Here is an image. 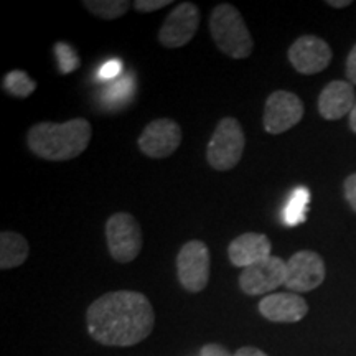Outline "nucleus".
Returning a JSON list of instances; mask_svg holds the SVG:
<instances>
[{"label":"nucleus","mask_w":356,"mask_h":356,"mask_svg":"<svg viewBox=\"0 0 356 356\" xmlns=\"http://www.w3.org/2000/svg\"><path fill=\"white\" fill-rule=\"evenodd\" d=\"M155 315L144 293L118 291L101 296L86 312L88 332L106 346H132L154 330Z\"/></svg>","instance_id":"nucleus-1"},{"label":"nucleus","mask_w":356,"mask_h":356,"mask_svg":"<svg viewBox=\"0 0 356 356\" xmlns=\"http://www.w3.org/2000/svg\"><path fill=\"white\" fill-rule=\"evenodd\" d=\"M91 136V124L83 118L61 124L38 122L30 127L26 144L38 157L51 162H63L81 155L88 149Z\"/></svg>","instance_id":"nucleus-2"},{"label":"nucleus","mask_w":356,"mask_h":356,"mask_svg":"<svg viewBox=\"0 0 356 356\" xmlns=\"http://www.w3.org/2000/svg\"><path fill=\"white\" fill-rule=\"evenodd\" d=\"M210 32L220 51L234 60H244L254 50V40L244 24L241 12L231 3L215 7L210 17Z\"/></svg>","instance_id":"nucleus-3"},{"label":"nucleus","mask_w":356,"mask_h":356,"mask_svg":"<svg viewBox=\"0 0 356 356\" xmlns=\"http://www.w3.org/2000/svg\"><path fill=\"white\" fill-rule=\"evenodd\" d=\"M244 145H246V137L238 119H221L208 142V163L218 172L231 170L241 160Z\"/></svg>","instance_id":"nucleus-4"},{"label":"nucleus","mask_w":356,"mask_h":356,"mask_svg":"<svg viewBox=\"0 0 356 356\" xmlns=\"http://www.w3.org/2000/svg\"><path fill=\"white\" fill-rule=\"evenodd\" d=\"M106 239L114 261L132 262L142 251V231L131 213H115L106 222Z\"/></svg>","instance_id":"nucleus-5"},{"label":"nucleus","mask_w":356,"mask_h":356,"mask_svg":"<svg viewBox=\"0 0 356 356\" xmlns=\"http://www.w3.org/2000/svg\"><path fill=\"white\" fill-rule=\"evenodd\" d=\"M177 275L188 292H202L210 280V251L198 239L184 244L177 256Z\"/></svg>","instance_id":"nucleus-6"},{"label":"nucleus","mask_w":356,"mask_h":356,"mask_svg":"<svg viewBox=\"0 0 356 356\" xmlns=\"http://www.w3.org/2000/svg\"><path fill=\"white\" fill-rule=\"evenodd\" d=\"M287 264L280 257L269 256L257 264L243 269L239 275V287L248 296H264L286 286Z\"/></svg>","instance_id":"nucleus-7"},{"label":"nucleus","mask_w":356,"mask_h":356,"mask_svg":"<svg viewBox=\"0 0 356 356\" xmlns=\"http://www.w3.org/2000/svg\"><path fill=\"white\" fill-rule=\"evenodd\" d=\"M200 10L195 3H178L159 30V42L165 48H181L191 42L200 26Z\"/></svg>","instance_id":"nucleus-8"},{"label":"nucleus","mask_w":356,"mask_h":356,"mask_svg":"<svg viewBox=\"0 0 356 356\" xmlns=\"http://www.w3.org/2000/svg\"><path fill=\"white\" fill-rule=\"evenodd\" d=\"M286 287L292 292H310L323 284L325 262L317 252L299 251L287 262Z\"/></svg>","instance_id":"nucleus-9"},{"label":"nucleus","mask_w":356,"mask_h":356,"mask_svg":"<svg viewBox=\"0 0 356 356\" xmlns=\"http://www.w3.org/2000/svg\"><path fill=\"white\" fill-rule=\"evenodd\" d=\"M304 118V102L289 91H275L267 97L264 129L269 134H282L297 126Z\"/></svg>","instance_id":"nucleus-10"},{"label":"nucleus","mask_w":356,"mask_h":356,"mask_svg":"<svg viewBox=\"0 0 356 356\" xmlns=\"http://www.w3.org/2000/svg\"><path fill=\"white\" fill-rule=\"evenodd\" d=\"M181 144V129L173 119L163 118L145 126L139 137V149L147 157L165 159Z\"/></svg>","instance_id":"nucleus-11"},{"label":"nucleus","mask_w":356,"mask_h":356,"mask_svg":"<svg viewBox=\"0 0 356 356\" xmlns=\"http://www.w3.org/2000/svg\"><path fill=\"white\" fill-rule=\"evenodd\" d=\"M289 61L302 74H317L330 65L332 48L315 35H304L289 48Z\"/></svg>","instance_id":"nucleus-12"},{"label":"nucleus","mask_w":356,"mask_h":356,"mask_svg":"<svg viewBox=\"0 0 356 356\" xmlns=\"http://www.w3.org/2000/svg\"><path fill=\"white\" fill-rule=\"evenodd\" d=\"M261 315L275 323H296L309 312V305L299 293H269L259 302Z\"/></svg>","instance_id":"nucleus-13"},{"label":"nucleus","mask_w":356,"mask_h":356,"mask_svg":"<svg viewBox=\"0 0 356 356\" xmlns=\"http://www.w3.org/2000/svg\"><path fill=\"white\" fill-rule=\"evenodd\" d=\"M270 249H273V244L266 234L244 233L229 243L228 256L236 267L246 269L269 257Z\"/></svg>","instance_id":"nucleus-14"},{"label":"nucleus","mask_w":356,"mask_h":356,"mask_svg":"<svg viewBox=\"0 0 356 356\" xmlns=\"http://www.w3.org/2000/svg\"><path fill=\"white\" fill-rule=\"evenodd\" d=\"M355 89L346 81H332L318 96V113L328 121L345 118L355 108Z\"/></svg>","instance_id":"nucleus-15"},{"label":"nucleus","mask_w":356,"mask_h":356,"mask_svg":"<svg viewBox=\"0 0 356 356\" xmlns=\"http://www.w3.org/2000/svg\"><path fill=\"white\" fill-rule=\"evenodd\" d=\"M29 241L13 231H2L0 234V269L7 270L24 264L29 257Z\"/></svg>","instance_id":"nucleus-16"},{"label":"nucleus","mask_w":356,"mask_h":356,"mask_svg":"<svg viewBox=\"0 0 356 356\" xmlns=\"http://www.w3.org/2000/svg\"><path fill=\"white\" fill-rule=\"evenodd\" d=\"M83 6L102 20H115L126 15L131 3L127 0H86Z\"/></svg>","instance_id":"nucleus-17"},{"label":"nucleus","mask_w":356,"mask_h":356,"mask_svg":"<svg viewBox=\"0 0 356 356\" xmlns=\"http://www.w3.org/2000/svg\"><path fill=\"white\" fill-rule=\"evenodd\" d=\"M310 193L307 188L293 190L291 200H289L286 211H284V221L287 226H297L305 221L307 208H309Z\"/></svg>","instance_id":"nucleus-18"},{"label":"nucleus","mask_w":356,"mask_h":356,"mask_svg":"<svg viewBox=\"0 0 356 356\" xmlns=\"http://www.w3.org/2000/svg\"><path fill=\"white\" fill-rule=\"evenodd\" d=\"M35 88H37V84L33 79L29 78L25 71H10L3 78V89L15 97L30 96L35 91Z\"/></svg>","instance_id":"nucleus-19"},{"label":"nucleus","mask_w":356,"mask_h":356,"mask_svg":"<svg viewBox=\"0 0 356 356\" xmlns=\"http://www.w3.org/2000/svg\"><path fill=\"white\" fill-rule=\"evenodd\" d=\"M55 51L58 55V65L63 73H70V71L76 70L79 66V58L76 56L73 48L66 43H56Z\"/></svg>","instance_id":"nucleus-20"},{"label":"nucleus","mask_w":356,"mask_h":356,"mask_svg":"<svg viewBox=\"0 0 356 356\" xmlns=\"http://www.w3.org/2000/svg\"><path fill=\"white\" fill-rule=\"evenodd\" d=\"M172 0H137V2H134V8H136L137 12L149 13L160 10V8L167 6H172Z\"/></svg>","instance_id":"nucleus-21"},{"label":"nucleus","mask_w":356,"mask_h":356,"mask_svg":"<svg viewBox=\"0 0 356 356\" xmlns=\"http://www.w3.org/2000/svg\"><path fill=\"white\" fill-rule=\"evenodd\" d=\"M345 197L348 200L350 207L356 211V173L345 180Z\"/></svg>","instance_id":"nucleus-22"},{"label":"nucleus","mask_w":356,"mask_h":356,"mask_svg":"<svg viewBox=\"0 0 356 356\" xmlns=\"http://www.w3.org/2000/svg\"><path fill=\"white\" fill-rule=\"evenodd\" d=\"M121 68H122V65L119 63V61H115V60L108 61V63H106L99 70V76L102 79H114L119 73H121Z\"/></svg>","instance_id":"nucleus-23"},{"label":"nucleus","mask_w":356,"mask_h":356,"mask_svg":"<svg viewBox=\"0 0 356 356\" xmlns=\"http://www.w3.org/2000/svg\"><path fill=\"white\" fill-rule=\"evenodd\" d=\"M346 78L350 84H356V44L351 48L348 60H346Z\"/></svg>","instance_id":"nucleus-24"},{"label":"nucleus","mask_w":356,"mask_h":356,"mask_svg":"<svg viewBox=\"0 0 356 356\" xmlns=\"http://www.w3.org/2000/svg\"><path fill=\"white\" fill-rule=\"evenodd\" d=\"M200 356H231V353L225 346L216 345V343H208L204 345L202 351H200Z\"/></svg>","instance_id":"nucleus-25"},{"label":"nucleus","mask_w":356,"mask_h":356,"mask_svg":"<svg viewBox=\"0 0 356 356\" xmlns=\"http://www.w3.org/2000/svg\"><path fill=\"white\" fill-rule=\"evenodd\" d=\"M233 356H267L262 350H257L254 346H243Z\"/></svg>","instance_id":"nucleus-26"},{"label":"nucleus","mask_w":356,"mask_h":356,"mask_svg":"<svg viewBox=\"0 0 356 356\" xmlns=\"http://www.w3.org/2000/svg\"><path fill=\"white\" fill-rule=\"evenodd\" d=\"M350 0H327V6H330L333 8H345L350 6Z\"/></svg>","instance_id":"nucleus-27"},{"label":"nucleus","mask_w":356,"mask_h":356,"mask_svg":"<svg viewBox=\"0 0 356 356\" xmlns=\"http://www.w3.org/2000/svg\"><path fill=\"white\" fill-rule=\"evenodd\" d=\"M350 127H351V131L356 132V102H355V108L351 109V113H350Z\"/></svg>","instance_id":"nucleus-28"}]
</instances>
